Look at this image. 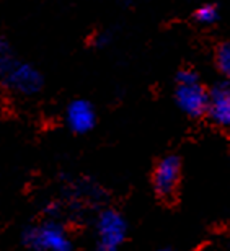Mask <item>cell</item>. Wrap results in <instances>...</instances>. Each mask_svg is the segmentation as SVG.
<instances>
[{
	"mask_svg": "<svg viewBox=\"0 0 230 251\" xmlns=\"http://www.w3.org/2000/svg\"><path fill=\"white\" fill-rule=\"evenodd\" d=\"M22 240L34 251H72L71 237L56 220H48L25 228Z\"/></svg>",
	"mask_w": 230,
	"mask_h": 251,
	"instance_id": "obj_1",
	"label": "cell"
},
{
	"mask_svg": "<svg viewBox=\"0 0 230 251\" xmlns=\"http://www.w3.org/2000/svg\"><path fill=\"white\" fill-rule=\"evenodd\" d=\"M2 77L8 88L20 95H34L43 87V77L34 67L23 62H17L2 46Z\"/></svg>",
	"mask_w": 230,
	"mask_h": 251,
	"instance_id": "obj_2",
	"label": "cell"
},
{
	"mask_svg": "<svg viewBox=\"0 0 230 251\" xmlns=\"http://www.w3.org/2000/svg\"><path fill=\"white\" fill-rule=\"evenodd\" d=\"M178 106L188 116L198 118L201 114L207 113L209 92L199 82L198 75L191 70H183L178 75L177 80V92H175Z\"/></svg>",
	"mask_w": 230,
	"mask_h": 251,
	"instance_id": "obj_3",
	"label": "cell"
},
{
	"mask_svg": "<svg viewBox=\"0 0 230 251\" xmlns=\"http://www.w3.org/2000/svg\"><path fill=\"white\" fill-rule=\"evenodd\" d=\"M128 235V224L119 212L103 210L97 219V250L118 251Z\"/></svg>",
	"mask_w": 230,
	"mask_h": 251,
	"instance_id": "obj_4",
	"label": "cell"
},
{
	"mask_svg": "<svg viewBox=\"0 0 230 251\" xmlns=\"http://www.w3.org/2000/svg\"><path fill=\"white\" fill-rule=\"evenodd\" d=\"M179 173H181V163H179L178 157L168 155L160 160L152 176L155 193L163 199L173 198L179 183Z\"/></svg>",
	"mask_w": 230,
	"mask_h": 251,
	"instance_id": "obj_5",
	"label": "cell"
},
{
	"mask_svg": "<svg viewBox=\"0 0 230 251\" xmlns=\"http://www.w3.org/2000/svg\"><path fill=\"white\" fill-rule=\"evenodd\" d=\"M207 114L221 127H230V82L214 85L209 92Z\"/></svg>",
	"mask_w": 230,
	"mask_h": 251,
	"instance_id": "obj_6",
	"label": "cell"
},
{
	"mask_svg": "<svg viewBox=\"0 0 230 251\" xmlns=\"http://www.w3.org/2000/svg\"><path fill=\"white\" fill-rule=\"evenodd\" d=\"M95 119H97L95 118V109L85 100H76V101L69 104L66 113V121L74 132L85 134L88 130H92L95 126Z\"/></svg>",
	"mask_w": 230,
	"mask_h": 251,
	"instance_id": "obj_7",
	"label": "cell"
},
{
	"mask_svg": "<svg viewBox=\"0 0 230 251\" xmlns=\"http://www.w3.org/2000/svg\"><path fill=\"white\" fill-rule=\"evenodd\" d=\"M217 65L221 72L226 75V78L230 82V43L222 44L217 51Z\"/></svg>",
	"mask_w": 230,
	"mask_h": 251,
	"instance_id": "obj_8",
	"label": "cell"
},
{
	"mask_svg": "<svg viewBox=\"0 0 230 251\" xmlns=\"http://www.w3.org/2000/svg\"><path fill=\"white\" fill-rule=\"evenodd\" d=\"M196 20L203 25H211L217 20V8L214 5H203L196 12Z\"/></svg>",
	"mask_w": 230,
	"mask_h": 251,
	"instance_id": "obj_9",
	"label": "cell"
},
{
	"mask_svg": "<svg viewBox=\"0 0 230 251\" xmlns=\"http://www.w3.org/2000/svg\"><path fill=\"white\" fill-rule=\"evenodd\" d=\"M157 251H175V250L170 248V247H162V248H158Z\"/></svg>",
	"mask_w": 230,
	"mask_h": 251,
	"instance_id": "obj_10",
	"label": "cell"
}]
</instances>
